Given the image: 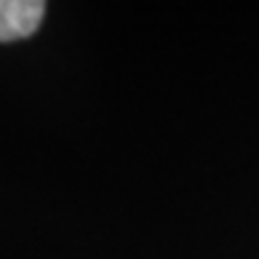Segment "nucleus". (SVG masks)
<instances>
[{
	"label": "nucleus",
	"mask_w": 259,
	"mask_h": 259,
	"mask_svg": "<svg viewBox=\"0 0 259 259\" xmlns=\"http://www.w3.org/2000/svg\"><path fill=\"white\" fill-rule=\"evenodd\" d=\"M46 12L44 0H0V44L31 36Z\"/></svg>",
	"instance_id": "obj_1"
}]
</instances>
